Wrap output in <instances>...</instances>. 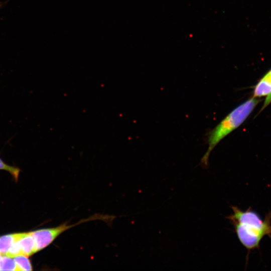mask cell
I'll return each instance as SVG.
<instances>
[{
	"label": "cell",
	"mask_w": 271,
	"mask_h": 271,
	"mask_svg": "<svg viewBox=\"0 0 271 271\" xmlns=\"http://www.w3.org/2000/svg\"><path fill=\"white\" fill-rule=\"evenodd\" d=\"M259 100L256 97L247 99L230 113L209 133L208 149L201 160V164L206 167L211 151L218 144L232 131L238 127L253 111Z\"/></svg>",
	"instance_id": "6da1fadb"
},
{
	"label": "cell",
	"mask_w": 271,
	"mask_h": 271,
	"mask_svg": "<svg viewBox=\"0 0 271 271\" xmlns=\"http://www.w3.org/2000/svg\"><path fill=\"white\" fill-rule=\"evenodd\" d=\"M241 243L248 250L258 248L259 244L267 235L271 238V231L254 225L231 222Z\"/></svg>",
	"instance_id": "7a4b0ae2"
},
{
	"label": "cell",
	"mask_w": 271,
	"mask_h": 271,
	"mask_svg": "<svg viewBox=\"0 0 271 271\" xmlns=\"http://www.w3.org/2000/svg\"><path fill=\"white\" fill-rule=\"evenodd\" d=\"M233 213L227 217L231 221L256 226L271 231V210L266 215L264 220L250 208L243 211L237 207L232 206Z\"/></svg>",
	"instance_id": "3957f363"
},
{
	"label": "cell",
	"mask_w": 271,
	"mask_h": 271,
	"mask_svg": "<svg viewBox=\"0 0 271 271\" xmlns=\"http://www.w3.org/2000/svg\"><path fill=\"white\" fill-rule=\"evenodd\" d=\"M18 241L21 248L22 255L29 256L36 253L35 240L32 231L25 232Z\"/></svg>",
	"instance_id": "277c9868"
},
{
	"label": "cell",
	"mask_w": 271,
	"mask_h": 271,
	"mask_svg": "<svg viewBox=\"0 0 271 271\" xmlns=\"http://www.w3.org/2000/svg\"><path fill=\"white\" fill-rule=\"evenodd\" d=\"M25 232L6 234L0 237V253L6 255L12 244L21 238Z\"/></svg>",
	"instance_id": "5b68a950"
},
{
	"label": "cell",
	"mask_w": 271,
	"mask_h": 271,
	"mask_svg": "<svg viewBox=\"0 0 271 271\" xmlns=\"http://www.w3.org/2000/svg\"><path fill=\"white\" fill-rule=\"evenodd\" d=\"M0 270L19 271L14 259L6 255L2 257L0 261Z\"/></svg>",
	"instance_id": "8992f818"
},
{
	"label": "cell",
	"mask_w": 271,
	"mask_h": 271,
	"mask_svg": "<svg viewBox=\"0 0 271 271\" xmlns=\"http://www.w3.org/2000/svg\"><path fill=\"white\" fill-rule=\"evenodd\" d=\"M28 257L24 255H19L13 257L19 271L33 269L31 262Z\"/></svg>",
	"instance_id": "52a82bcc"
},
{
	"label": "cell",
	"mask_w": 271,
	"mask_h": 271,
	"mask_svg": "<svg viewBox=\"0 0 271 271\" xmlns=\"http://www.w3.org/2000/svg\"><path fill=\"white\" fill-rule=\"evenodd\" d=\"M0 170H5L10 173L13 178L17 181L19 178L20 169L14 166H10L6 164L0 158Z\"/></svg>",
	"instance_id": "ba28073f"
},
{
	"label": "cell",
	"mask_w": 271,
	"mask_h": 271,
	"mask_svg": "<svg viewBox=\"0 0 271 271\" xmlns=\"http://www.w3.org/2000/svg\"><path fill=\"white\" fill-rule=\"evenodd\" d=\"M19 255H22V253L20 243L18 240H17L10 247L6 255L14 257Z\"/></svg>",
	"instance_id": "9c48e42d"
},
{
	"label": "cell",
	"mask_w": 271,
	"mask_h": 271,
	"mask_svg": "<svg viewBox=\"0 0 271 271\" xmlns=\"http://www.w3.org/2000/svg\"><path fill=\"white\" fill-rule=\"evenodd\" d=\"M260 80L271 88V69Z\"/></svg>",
	"instance_id": "30bf717a"
},
{
	"label": "cell",
	"mask_w": 271,
	"mask_h": 271,
	"mask_svg": "<svg viewBox=\"0 0 271 271\" xmlns=\"http://www.w3.org/2000/svg\"><path fill=\"white\" fill-rule=\"evenodd\" d=\"M271 102V93L266 96L265 100L264 102V104L262 106L261 110L263 109L265 107H266Z\"/></svg>",
	"instance_id": "8fae6325"
},
{
	"label": "cell",
	"mask_w": 271,
	"mask_h": 271,
	"mask_svg": "<svg viewBox=\"0 0 271 271\" xmlns=\"http://www.w3.org/2000/svg\"><path fill=\"white\" fill-rule=\"evenodd\" d=\"M2 255L0 253V261H1V258H2Z\"/></svg>",
	"instance_id": "7c38bea8"
}]
</instances>
